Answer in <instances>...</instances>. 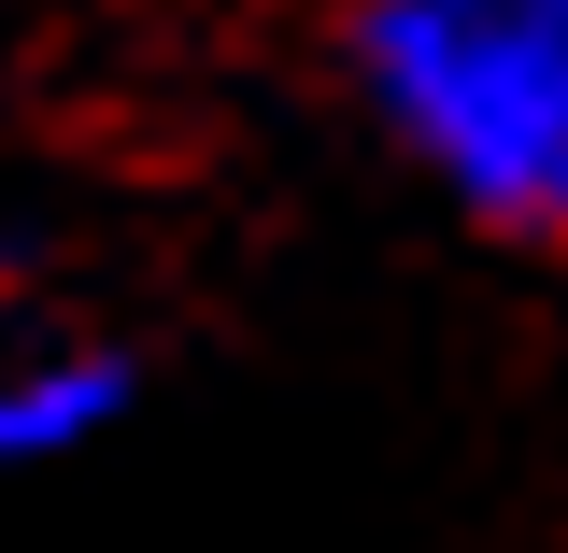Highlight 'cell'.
Here are the masks:
<instances>
[{
  "instance_id": "2",
  "label": "cell",
  "mask_w": 568,
  "mask_h": 553,
  "mask_svg": "<svg viewBox=\"0 0 568 553\" xmlns=\"http://www.w3.org/2000/svg\"><path fill=\"white\" fill-rule=\"evenodd\" d=\"M142 398V355L114 327H71L43 284H0V469H58Z\"/></svg>"
},
{
  "instance_id": "1",
  "label": "cell",
  "mask_w": 568,
  "mask_h": 553,
  "mask_svg": "<svg viewBox=\"0 0 568 553\" xmlns=\"http://www.w3.org/2000/svg\"><path fill=\"white\" fill-rule=\"evenodd\" d=\"M384 156L497 256H568V0H342Z\"/></svg>"
}]
</instances>
